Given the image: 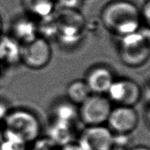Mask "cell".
<instances>
[{"label": "cell", "mask_w": 150, "mask_h": 150, "mask_svg": "<svg viewBox=\"0 0 150 150\" xmlns=\"http://www.w3.org/2000/svg\"><path fill=\"white\" fill-rule=\"evenodd\" d=\"M101 20L108 31L121 38L142 28L141 12L136 4L125 0L108 4L103 10Z\"/></svg>", "instance_id": "cell-1"}, {"label": "cell", "mask_w": 150, "mask_h": 150, "mask_svg": "<svg viewBox=\"0 0 150 150\" xmlns=\"http://www.w3.org/2000/svg\"><path fill=\"white\" fill-rule=\"evenodd\" d=\"M4 131L25 144L35 142L40 133V122L31 111L24 109L10 111L5 119Z\"/></svg>", "instance_id": "cell-2"}, {"label": "cell", "mask_w": 150, "mask_h": 150, "mask_svg": "<svg viewBox=\"0 0 150 150\" xmlns=\"http://www.w3.org/2000/svg\"><path fill=\"white\" fill-rule=\"evenodd\" d=\"M120 59L126 65L138 67L146 62L149 57V28L122 37L120 43Z\"/></svg>", "instance_id": "cell-3"}, {"label": "cell", "mask_w": 150, "mask_h": 150, "mask_svg": "<svg viewBox=\"0 0 150 150\" xmlns=\"http://www.w3.org/2000/svg\"><path fill=\"white\" fill-rule=\"evenodd\" d=\"M80 105L79 117L87 126L103 125L107 122L113 108L108 98L96 94H92Z\"/></svg>", "instance_id": "cell-4"}, {"label": "cell", "mask_w": 150, "mask_h": 150, "mask_svg": "<svg viewBox=\"0 0 150 150\" xmlns=\"http://www.w3.org/2000/svg\"><path fill=\"white\" fill-rule=\"evenodd\" d=\"M51 55L50 43L40 36L21 45V61L29 68L35 70L43 68L51 61Z\"/></svg>", "instance_id": "cell-5"}, {"label": "cell", "mask_w": 150, "mask_h": 150, "mask_svg": "<svg viewBox=\"0 0 150 150\" xmlns=\"http://www.w3.org/2000/svg\"><path fill=\"white\" fill-rule=\"evenodd\" d=\"M78 144L83 150H111L114 133L103 125L87 126L81 133Z\"/></svg>", "instance_id": "cell-6"}, {"label": "cell", "mask_w": 150, "mask_h": 150, "mask_svg": "<svg viewBox=\"0 0 150 150\" xmlns=\"http://www.w3.org/2000/svg\"><path fill=\"white\" fill-rule=\"evenodd\" d=\"M106 94L109 100L117 105L133 107L140 100L142 90L135 81L123 79L114 81Z\"/></svg>", "instance_id": "cell-7"}, {"label": "cell", "mask_w": 150, "mask_h": 150, "mask_svg": "<svg viewBox=\"0 0 150 150\" xmlns=\"http://www.w3.org/2000/svg\"><path fill=\"white\" fill-rule=\"evenodd\" d=\"M139 120L133 107L118 105L111 109L107 122L114 134H129L136 128Z\"/></svg>", "instance_id": "cell-8"}, {"label": "cell", "mask_w": 150, "mask_h": 150, "mask_svg": "<svg viewBox=\"0 0 150 150\" xmlns=\"http://www.w3.org/2000/svg\"><path fill=\"white\" fill-rule=\"evenodd\" d=\"M114 81L115 79L112 71L108 67L102 66L91 70L85 79V82L92 94L96 95L107 93Z\"/></svg>", "instance_id": "cell-9"}, {"label": "cell", "mask_w": 150, "mask_h": 150, "mask_svg": "<svg viewBox=\"0 0 150 150\" xmlns=\"http://www.w3.org/2000/svg\"><path fill=\"white\" fill-rule=\"evenodd\" d=\"M38 23L32 19L21 18L13 23L12 36L21 45L32 42L38 38Z\"/></svg>", "instance_id": "cell-10"}, {"label": "cell", "mask_w": 150, "mask_h": 150, "mask_svg": "<svg viewBox=\"0 0 150 150\" xmlns=\"http://www.w3.org/2000/svg\"><path fill=\"white\" fill-rule=\"evenodd\" d=\"M21 61V45L12 35L0 36V62L12 65Z\"/></svg>", "instance_id": "cell-11"}, {"label": "cell", "mask_w": 150, "mask_h": 150, "mask_svg": "<svg viewBox=\"0 0 150 150\" xmlns=\"http://www.w3.org/2000/svg\"><path fill=\"white\" fill-rule=\"evenodd\" d=\"M73 125L54 120L48 128V138L61 147L73 143L74 138Z\"/></svg>", "instance_id": "cell-12"}, {"label": "cell", "mask_w": 150, "mask_h": 150, "mask_svg": "<svg viewBox=\"0 0 150 150\" xmlns=\"http://www.w3.org/2000/svg\"><path fill=\"white\" fill-rule=\"evenodd\" d=\"M53 115L54 120L73 124L79 117V110L76 108V105L69 100L62 101L54 106Z\"/></svg>", "instance_id": "cell-13"}, {"label": "cell", "mask_w": 150, "mask_h": 150, "mask_svg": "<svg viewBox=\"0 0 150 150\" xmlns=\"http://www.w3.org/2000/svg\"><path fill=\"white\" fill-rule=\"evenodd\" d=\"M22 1L26 11L40 19L51 16L54 12L53 0H23Z\"/></svg>", "instance_id": "cell-14"}, {"label": "cell", "mask_w": 150, "mask_h": 150, "mask_svg": "<svg viewBox=\"0 0 150 150\" xmlns=\"http://www.w3.org/2000/svg\"><path fill=\"white\" fill-rule=\"evenodd\" d=\"M66 94L70 102L75 105H81L92 95V92L85 81L77 80L69 84Z\"/></svg>", "instance_id": "cell-15"}, {"label": "cell", "mask_w": 150, "mask_h": 150, "mask_svg": "<svg viewBox=\"0 0 150 150\" xmlns=\"http://www.w3.org/2000/svg\"><path fill=\"white\" fill-rule=\"evenodd\" d=\"M61 146L48 139H37L32 150H61Z\"/></svg>", "instance_id": "cell-16"}, {"label": "cell", "mask_w": 150, "mask_h": 150, "mask_svg": "<svg viewBox=\"0 0 150 150\" xmlns=\"http://www.w3.org/2000/svg\"><path fill=\"white\" fill-rule=\"evenodd\" d=\"M59 3L64 10H76L80 4V0H59Z\"/></svg>", "instance_id": "cell-17"}, {"label": "cell", "mask_w": 150, "mask_h": 150, "mask_svg": "<svg viewBox=\"0 0 150 150\" xmlns=\"http://www.w3.org/2000/svg\"><path fill=\"white\" fill-rule=\"evenodd\" d=\"M141 16H142V19H144V21H146V25L149 26L150 18V3L149 0H148L146 2V4L144 5L143 10L141 12Z\"/></svg>", "instance_id": "cell-18"}, {"label": "cell", "mask_w": 150, "mask_h": 150, "mask_svg": "<svg viewBox=\"0 0 150 150\" xmlns=\"http://www.w3.org/2000/svg\"><path fill=\"white\" fill-rule=\"evenodd\" d=\"M10 110L7 108V106L2 102H0V121L5 119L7 115L8 114Z\"/></svg>", "instance_id": "cell-19"}, {"label": "cell", "mask_w": 150, "mask_h": 150, "mask_svg": "<svg viewBox=\"0 0 150 150\" xmlns=\"http://www.w3.org/2000/svg\"><path fill=\"white\" fill-rule=\"evenodd\" d=\"M61 150H83L80 147L79 144H73V143L67 144L66 146H62Z\"/></svg>", "instance_id": "cell-20"}, {"label": "cell", "mask_w": 150, "mask_h": 150, "mask_svg": "<svg viewBox=\"0 0 150 150\" xmlns=\"http://www.w3.org/2000/svg\"><path fill=\"white\" fill-rule=\"evenodd\" d=\"M111 150H127L125 147H122V146H114L111 148Z\"/></svg>", "instance_id": "cell-21"}, {"label": "cell", "mask_w": 150, "mask_h": 150, "mask_svg": "<svg viewBox=\"0 0 150 150\" xmlns=\"http://www.w3.org/2000/svg\"><path fill=\"white\" fill-rule=\"evenodd\" d=\"M131 150H149V148L146 147V146H137L136 148H133Z\"/></svg>", "instance_id": "cell-22"}, {"label": "cell", "mask_w": 150, "mask_h": 150, "mask_svg": "<svg viewBox=\"0 0 150 150\" xmlns=\"http://www.w3.org/2000/svg\"><path fill=\"white\" fill-rule=\"evenodd\" d=\"M3 136H4V133L1 132V130H0V144H1V142H2L3 140Z\"/></svg>", "instance_id": "cell-23"}, {"label": "cell", "mask_w": 150, "mask_h": 150, "mask_svg": "<svg viewBox=\"0 0 150 150\" xmlns=\"http://www.w3.org/2000/svg\"><path fill=\"white\" fill-rule=\"evenodd\" d=\"M1 29H2V23H1V18H0V36H1Z\"/></svg>", "instance_id": "cell-24"}, {"label": "cell", "mask_w": 150, "mask_h": 150, "mask_svg": "<svg viewBox=\"0 0 150 150\" xmlns=\"http://www.w3.org/2000/svg\"><path fill=\"white\" fill-rule=\"evenodd\" d=\"M26 150H27V149H26Z\"/></svg>", "instance_id": "cell-25"}]
</instances>
